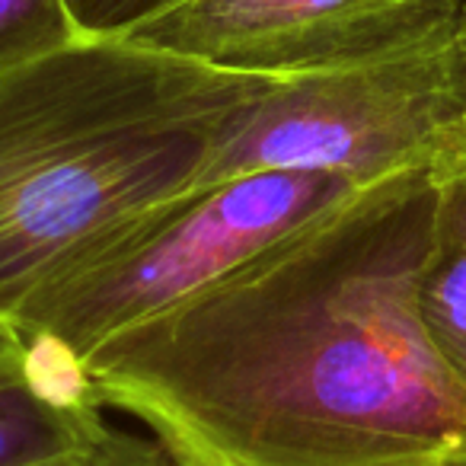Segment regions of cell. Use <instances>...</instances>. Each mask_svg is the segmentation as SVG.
I'll return each instance as SVG.
<instances>
[{"instance_id": "1", "label": "cell", "mask_w": 466, "mask_h": 466, "mask_svg": "<svg viewBox=\"0 0 466 466\" xmlns=\"http://www.w3.org/2000/svg\"><path fill=\"white\" fill-rule=\"evenodd\" d=\"M438 169L355 195L80 368L173 466H466V393L415 304Z\"/></svg>"}, {"instance_id": "2", "label": "cell", "mask_w": 466, "mask_h": 466, "mask_svg": "<svg viewBox=\"0 0 466 466\" xmlns=\"http://www.w3.org/2000/svg\"><path fill=\"white\" fill-rule=\"evenodd\" d=\"M275 77L131 35H84L0 71V326L112 233L198 186Z\"/></svg>"}, {"instance_id": "3", "label": "cell", "mask_w": 466, "mask_h": 466, "mask_svg": "<svg viewBox=\"0 0 466 466\" xmlns=\"http://www.w3.org/2000/svg\"><path fill=\"white\" fill-rule=\"evenodd\" d=\"M358 188L313 169H266L192 186L39 288L16 313L14 332L55 374L80 387V368L103 345L205 294Z\"/></svg>"}, {"instance_id": "4", "label": "cell", "mask_w": 466, "mask_h": 466, "mask_svg": "<svg viewBox=\"0 0 466 466\" xmlns=\"http://www.w3.org/2000/svg\"><path fill=\"white\" fill-rule=\"evenodd\" d=\"M466 150L460 26L421 46L275 77L227 135L198 186L313 169L355 186L441 169Z\"/></svg>"}, {"instance_id": "5", "label": "cell", "mask_w": 466, "mask_h": 466, "mask_svg": "<svg viewBox=\"0 0 466 466\" xmlns=\"http://www.w3.org/2000/svg\"><path fill=\"white\" fill-rule=\"evenodd\" d=\"M466 0H173L131 39L259 77L319 71L421 46L460 26Z\"/></svg>"}, {"instance_id": "6", "label": "cell", "mask_w": 466, "mask_h": 466, "mask_svg": "<svg viewBox=\"0 0 466 466\" xmlns=\"http://www.w3.org/2000/svg\"><path fill=\"white\" fill-rule=\"evenodd\" d=\"M109 421L23 336L0 326V466H84Z\"/></svg>"}, {"instance_id": "7", "label": "cell", "mask_w": 466, "mask_h": 466, "mask_svg": "<svg viewBox=\"0 0 466 466\" xmlns=\"http://www.w3.org/2000/svg\"><path fill=\"white\" fill-rule=\"evenodd\" d=\"M434 182L438 195L415 304L434 355L466 393V150L447 160Z\"/></svg>"}, {"instance_id": "8", "label": "cell", "mask_w": 466, "mask_h": 466, "mask_svg": "<svg viewBox=\"0 0 466 466\" xmlns=\"http://www.w3.org/2000/svg\"><path fill=\"white\" fill-rule=\"evenodd\" d=\"M71 0H0V71L84 39Z\"/></svg>"}, {"instance_id": "9", "label": "cell", "mask_w": 466, "mask_h": 466, "mask_svg": "<svg viewBox=\"0 0 466 466\" xmlns=\"http://www.w3.org/2000/svg\"><path fill=\"white\" fill-rule=\"evenodd\" d=\"M173 0H71L86 35H125Z\"/></svg>"}, {"instance_id": "10", "label": "cell", "mask_w": 466, "mask_h": 466, "mask_svg": "<svg viewBox=\"0 0 466 466\" xmlns=\"http://www.w3.org/2000/svg\"><path fill=\"white\" fill-rule=\"evenodd\" d=\"M84 466H173V460L163 453L157 441L137 438V434L109 425L93 453L84 460Z\"/></svg>"}, {"instance_id": "11", "label": "cell", "mask_w": 466, "mask_h": 466, "mask_svg": "<svg viewBox=\"0 0 466 466\" xmlns=\"http://www.w3.org/2000/svg\"><path fill=\"white\" fill-rule=\"evenodd\" d=\"M460 39H463V46H466V7H463V16H460Z\"/></svg>"}]
</instances>
